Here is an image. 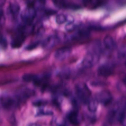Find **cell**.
Wrapping results in <instances>:
<instances>
[{"label": "cell", "instance_id": "19", "mask_svg": "<svg viewBox=\"0 0 126 126\" xmlns=\"http://www.w3.org/2000/svg\"><path fill=\"white\" fill-rule=\"evenodd\" d=\"M66 17L63 14H59L56 17V22L59 24H63L66 22Z\"/></svg>", "mask_w": 126, "mask_h": 126}, {"label": "cell", "instance_id": "6", "mask_svg": "<svg viewBox=\"0 0 126 126\" xmlns=\"http://www.w3.org/2000/svg\"><path fill=\"white\" fill-rule=\"evenodd\" d=\"M71 52V49L68 47L60 48L58 49L55 54V58L57 60H63L69 57Z\"/></svg>", "mask_w": 126, "mask_h": 126}, {"label": "cell", "instance_id": "7", "mask_svg": "<svg viewBox=\"0 0 126 126\" xmlns=\"http://www.w3.org/2000/svg\"><path fill=\"white\" fill-rule=\"evenodd\" d=\"M103 44H104V46L106 49L107 50H110V51H112V50H114L116 47V44L114 39L111 36L109 35L107 36L104 38Z\"/></svg>", "mask_w": 126, "mask_h": 126}, {"label": "cell", "instance_id": "21", "mask_svg": "<svg viewBox=\"0 0 126 126\" xmlns=\"http://www.w3.org/2000/svg\"><path fill=\"white\" fill-rule=\"evenodd\" d=\"M46 103L47 102L46 101L43 100H36L33 102V105L35 107H41V106L45 105Z\"/></svg>", "mask_w": 126, "mask_h": 126}, {"label": "cell", "instance_id": "27", "mask_svg": "<svg viewBox=\"0 0 126 126\" xmlns=\"http://www.w3.org/2000/svg\"><path fill=\"white\" fill-rule=\"evenodd\" d=\"M91 1H92V0H83L85 4H88V3H89V2H91Z\"/></svg>", "mask_w": 126, "mask_h": 126}, {"label": "cell", "instance_id": "20", "mask_svg": "<svg viewBox=\"0 0 126 126\" xmlns=\"http://www.w3.org/2000/svg\"><path fill=\"white\" fill-rule=\"evenodd\" d=\"M34 94V91L29 89H25V91H23L22 94V96H23V97H24V98H29L31 96L33 95Z\"/></svg>", "mask_w": 126, "mask_h": 126}, {"label": "cell", "instance_id": "15", "mask_svg": "<svg viewBox=\"0 0 126 126\" xmlns=\"http://www.w3.org/2000/svg\"><path fill=\"white\" fill-rule=\"evenodd\" d=\"M90 35V30L88 28H83L78 31L77 33V36L76 37H78L80 38H87Z\"/></svg>", "mask_w": 126, "mask_h": 126}, {"label": "cell", "instance_id": "10", "mask_svg": "<svg viewBox=\"0 0 126 126\" xmlns=\"http://www.w3.org/2000/svg\"><path fill=\"white\" fill-rule=\"evenodd\" d=\"M1 103L4 108L9 110L13 107V106L14 105L15 102L11 97H4L1 98Z\"/></svg>", "mask_w": 126, "mask_h": 126}, {"label": "cell", "instance_id": "25", "mask_svg": "<svg viewBox=\"0 0 126 126\" xmlns=\"http://www.w3.org/2000/svg\"><path fill=\"white\" fill-rule=\"evenodd\" d=\"M37 45H38V44L37 43H33V44H32L30 46H27V49H28V50H32V49L35 48L37 46Z\"/></svg>", "mask_w": 126, "mask_h": 126}, {"label": "cell", "instance_id": "14", "mask_svg": "<svg viewBox=\"0 0 126 126\" xmlns=\"http://www.w3.org/2000/svg\"><path fill=\"white\" fill-rule=\"evenodd\" d=\"M98 101L96 99H90L87 102L88 110L91 112H95L97 111L98 108Z\"/></svg>", "mask_w": 126, "mask_h": 126}, {"label": "cell", "instance_id": "16", "mask_svg": "<svg viewBox=\"0 0 126 126\" xmlns=\"http://www.w3.org/2000/svg\"><path fill=\"white\" fill-rule=\"evenodd\" d=\"M54 4L58 7L60 8H64V7H70L69 5L66 3L65 0H53Z\"/></svg>", "mask_w": 126, "mask_h": 126}, {"label": "cell", "instance_id": "3", "mask_svg": "<svg viewBox=\"0 0 126 126\" xmlns=\"http://www.w3.org/2000/svg\"><path fill=\"white\" fill-rule=\"evenodd\" d=\"M96 100L98 102L102 103L105 107L110 105L113 101V97L110 92L107 91H103L99 92L96 96Z\"/></svg>", "mask_w": 126, "mask_h": 126}, {"label": "cell", "instance_id": "9", "mask_svg": "<svg viewBox=\"0 0 126 126\" xmlns=\"http://www.w3.org/2000/svg\"><path fill=\"white\" fill-rule=\"evenodd\" d=\"M25 39V36L24 35V34L23 33H20L14 38L11 43V46L14 48L20 47L23 43Z\"/></svg>", "mask_w": 126, "mask_h": 126}, {"label": "cell", "instance_id": "17", "mask_svg": "<svg viewBox=\"0 0 126 126\" xmlns=\"http://www.w3.org/2000/svg\"><path fill=\"white\" fill-rule=\"evenodd\" d=\"M45 4V0H34L33 2V7L34 9H41Z\"/></svg>", "mask_w": 126, "mask_h": 126}, {"label": "cell", "instance_id": "4", "mask_svg": "<svg viewBox=\"0 0 126 126\" xmlns=\"http://www.w3.org/2000/svg\"><path fill=\"white\" fill-rule=\"evenodd\" d=\"M98 57L97 56V53L89 52L84 57L83 60H82V65L84 68H89L93 66L94 64L97 62L98 60Z\"/></svg>", "mask_w": 126, "mask_h": 126}, {"label": "cell", "instance_id": "26", "mask_svg": "<svg viewBox=\"0 0 126 126\" xmlns=\"http://www.w3.org/2000/svg\"><path fill=\"white\" fill-rule=\"evenodd\" d=\"M6 0H0V6H2L4 4Z\"/></svg>", "mask_w": 126, "mask_h": 126}, {"label": "cell", "instance_id": "18", "mask_svg": "<svg viewBox=\"0 0 126 126\" xmlns=\"http://www.w3.org/2000/svg\"><path fill=\"white\" fill-rule=\"evenodd\" d=\"M118 120H119V123L122 124H124V122L126 120V110L125 107L123 108L121 110V111L120 112V113L119 114V116H118Z\"/></svg>", "mask_w": 126, "mask_h": 126}, {"label": "cell", "instance_id": "12", "mask_svg": "<svg viewBox=\"0 0 126 126\" xmlns=\"http://www.w3.org/2000/svg\"><path fill=\"white\" fill-rule=\"evenodd\" d=\"M68 121L73 125H79V119L78 114L76 112H71L68 115Z\"/></svg>", "mask_w": 126, "mask_h": 126}, {"label": "cell", "instance_id": "22", "mask_svg": "<svg viewBox=\"0 0 126 126\" xmlns=\"http://www.w3.org/2000/svg\"><path fill=\"white\" fill-rule=\"evenodd\" d=\"M5 22V17L4 14V12L1 8H0V26L3 25Z\"/></svg>", "mask_w": 126, "mask_h": 126}, {"label": "cell", "instance_id": "2", "mask_svg": "<svg viewBox=\"0 0 126 126\" xmlns=\"http://www.w3.org/2000/svg\"><path fill=\"white\" fill-rule=\"evenodd\" d=\"M36 16V10L32 6L25 9L21 14V18L22 20L28 24H30Z\"/></svg>", "mask_w": 126, "mask_h": 126}, {"label": "cell", "instance_id": "11", "mask_svg": "<svg viewBox=\"0 0 126 126\" xmlns=\"http://www.w3.org/2000/svg\"><path fill=\"white\" fill-rule=\"evenodd\" d=\"M20 8L17 2H11L8 7V11L13 17H16L19 13Z\"/></svg>", "mask_w": 126, "mask_h": 126}, {"label": "cell", "instance_id": "13", "mask_svg": "<svg viewBox=\"0 0 126 126\" xmlns=\"http://www.w3.org/2000/svg\"><path fill=\"white\" fill-rule=\"evenodd\" d=\"M119 110V105L118 104H116L113 108L110 110L109 114H108V118L110 122L112 123L115 119L116 115Z\"/></svg>", "mask_w": 126, "mask_h": 126}, {"label": "cell", "instance_id": "5", "mask_svg": "<svg viewBox=\"0 0 126 126\" xmlns=\"http://www.w3.org/2000/svg\"><path fill=\"white\" fill-rule=\"evenodd\" d=\"M98 75L103 77H108L113 75L114 72V67L111 65L105 64L99 66L97 70Z\"/></svg>", "mask_w": 126, "mask_h": 126}, {"label": "cell", "instance_id": "23", "mask_svg": "<svg viewBox=\"0 0 126 126\" xmlns=\"http://www.w3.org/2000/svg\"><path fill=\"white\" fill-rule=\"evenodd\" d=\"M75 28V25L73 22H70L66 26V30L67 31H72Z\"/></svg>", "mask_w": 126, "mask_h": 126}, {"label": "cell", "instance_id": "1", "mask_svg": "<svg viewBox=\"0 0 126 126\" xmlns=\"http://www.w3.org/2000/svg\"><path fill=\"white\" fill-rule=\"evenodd\" d=\"M76 95L81 102L87 103L91 99V92L87 85L84 82H79L75 86Z\"/></svg>", "mask_w": 126, "mask_h": 126}, {"label": "cell", "instance_id": "24", "mask_svg": "<svg viewBox=\"0 0 126 126\" xmlns=\"http://www.w3.org/2000/svg\"><path fill=\"white\" fill-rule=\"evenodd\" d=\"M53 113L50 111H44V110H41L39 111V115H51Z\"/></svg>", "mask_w": 126, "mask_h": 126}, {"label": "cell", "instance_id": "8", "mask_svg": "<svg viewBox=\"0 0 126 126\" xmlns=\"http://www.w3.org/2000/svg\"><path fill=\"white\" fill-rule=\"evenodd\" d=\"M58 42H59V39L57 37L55 36H52L47 38L43 41V46L44 48L49 49V48L52 47L56 45Z\"/></svg>", "mask_w": 126, "mask_h": 126}]
</instances>
